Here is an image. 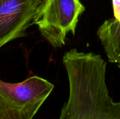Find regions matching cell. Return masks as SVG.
<instances>
[{
  "mask_svg": "<svg viewBox=\"0 0 120 119\" xmlns=\"http://www.w3.org/2000/svg\"><path fill=\"white\" fill-rule=\"evenodd\" d=\"M69 96L58 119H120V102L110 95L107 63L98 54L72 48L63 57Z\"/></svg>",
  "mask_w": 120,
  "mask_h": 119,
  "instance_id": "cell-1",
  "label": "cell"
},
{
  "mask_svg": "<svg viewBox=\"0 0 120 119\" xmlns=\"http://www.w3.org/2000/svg\"><path fill=\"white\" fill-rule=\"evenodd\" d=\"M54 85L32 76L19 83L0 81V119H33Z\"/></svg>",
  "mask_w": 120,
  "mask_h": 119,
  "instance_id": "cell-2",
  "label": "cell"
},
{
  "mask_svg": "<svg viewBox=\"0 0 120 119\" xmlns=\"http://www.w3.org/2000/svg\"><path fill=\"white\" fill-rule=\"evenodd\" d=\"M84 11L85 6L79 0H43L33 25L54 48H59L65 44L69 33L75 34L79 18Z\"/></svg>",
  "mask_w": 120,
  "mask_h": 119,
  "instance_id": "cell-3",
  "label": "cell"
},
{
  "mask_svg": "<svg viewBox=\"0 0 120 119\" xmlns=\"http://www.w3.org/2000/svg\"><path fill=\"white\" fill-rule=\"evenodd\" d=\"M43 0H0V47L26 36Z\"/></svg>",
  "mask_w": 120,
  "mask_h": 119,
  "instance_id": "cell-4",
  "label": "cell"
},
{
  "mask_svg": "<svg viewBox=\"0 0 120 119\" xmlns=\"http://www.w3.org/2000/svg\"><path fill=\"white\" fill-rule=\"evenodd\" d=\"M108 61L120 69V21L114 18L105 20L96 32Z\"/></svg>",
  "mask_w": 120,
  "mask_h": 119,
  "instance_id": "cell-5",
  "label": "cell"
},
{
  "mask_svg": "<svg viewBox=\"0 0 120 119\" xmlns=\"http://www.w3.org/2000/svg\"><path fill=\"white\" fill-rule=\"evenodd\" d=\"M114 18L120 21V0H112Z\"/></svg>",
  "mask_w": 120,
  "mask_h": 119,
  "instance_id": "cell-6",
  "label": "cell"
}]
</instances>
